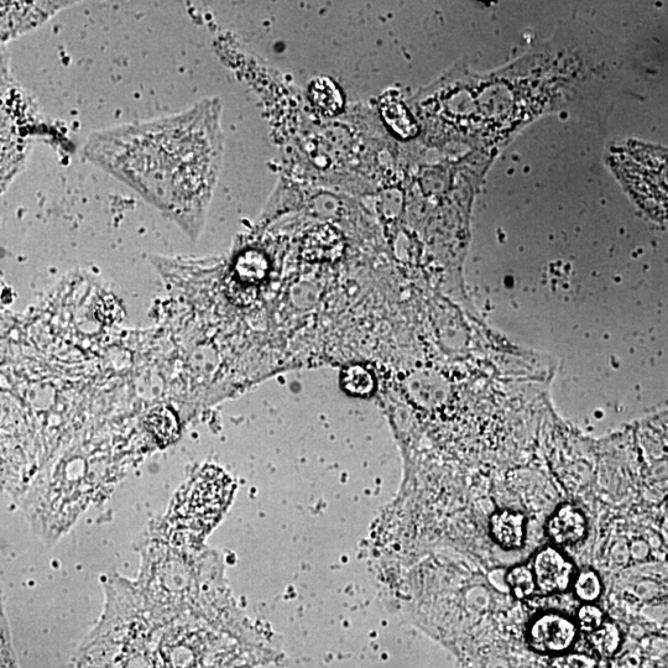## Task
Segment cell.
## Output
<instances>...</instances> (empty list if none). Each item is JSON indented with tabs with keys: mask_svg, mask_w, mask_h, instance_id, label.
I'll use <instances>...</instances> for the list:
<instances>
[{
	"mask_svg": "<svg viewBox=\"0 0 668 668\" xmlns=\"http://www.w3.org/2000/svg\"><path fill=\"white\" fill-rule=\"evenodd\" d=\"M621 185L652 222L668 228V150L628 140L609 150Z\"/></svg>",
	"mask_w": 668,
	"mask_h": 668,
	"instance_id": "obj_1",
	"label": "cell"
},
{
	"mask_svg": "<svg viewBox=\"0 0 668 668\" xmlns=\"http://www.w3.org/2000/svg\"><path fill=\"white\" fill-rule=\"evenodd\" d=\"M231 479L217 468H207L193 480L182 499L181 518L195 531H205L216 523L231 499Z\"/></svg>",
	"mask_w": 668,
	"mask_h": 668,
	"instance_id": "obj_2",
	"label": "cell"
},
{
	"mask_svg": "<svg viewBox=\"0 0 668 668\" xmlns=\"http://www.w3.org/2000/svg\"><path fill=\"white\" fill-rule=\"evenodd\" d=\"M577 625L565 615L542 614L530 625L527 640L532 650L540 654H562L571 649L577 639Z\"/></svg>",
	"mask_w": 668,
	"mask_h": 668,
	"instance_id": "obj_3",
	"label": "cell"
},
{
	"mask_svg": "<svg viewBox=\"0 0 668 668\" xmlns=\"http://www.w3.org/2000/svg\"><path fill=\"white\" fill-rule=\"evenodd\" d=\"M73 3L2 2V41L17 38L48 22L56 13Z\"/></svg>",
	"mask_w": 668,
	"mask_h": 668,
	"instance_id": "obj_4",
	"label": "cell"
},
{
	"mask_svg": "<svg viewBox=\"0 0 668 668\" xmlns=\"http://www.w3.org/2000/svg\"><path fill=\"white\" fill-rule=\"evenodd\" d=\"M532 571L541 593H562L571 586L574 566L560 551L546 547L537 553Z\"/></svg>",
	"mask_w": 668,
	"mask_h": 668,
	"instance_id": "obj_5",
	"label": "cell"
},
{
	"mask_svg": "<svg viewBox=\"0 0 668 668\" xmlns=\"http://www.w3.org/2000/svg\"><path fill=\"white\" fill-rule=\"evenodd\" d=\"M550 539L557 546L568 547L581 542L587 534V520L571 505H562L547 524Z\"/></svg>",
	"mask_w": 668,
	"mask_h": 668,
	"instance_id": "obj_6",
	"label": "cell"
},
{
	"mask_svg": "<svg viewBox=\"0 0 668 668\" xmlns=\"http://www.w3.org/2000/svg\"><path fill=\"white\" fill-rule=\"evenodd\" d=\"M526 518L516 511L503 510L492 516L490 532L505 550H518L525 541Z\"/></svg>",
	"mask_w": 668,
	"mask_h": 668,
	"instance_id": "obj_7",
	"label": "cell"
},
{
	"mask_svg": "<svg viewBox=\"0 0 668 668\" xmlns=\"http://www.w3.org/2000/svg\"><path fill=\"white\" fill-rule=\"evenodd\" d=\"M342 252V236L330 226L316 229L305 240L304 255L311 262H331Z\"/></svg>",
	"mask_w": 668,
	"mask_h": 668,
	"instance_id": "obj_8",
	"label": "cell"
},
{
	"mask_svg": "<svg viewBox=\"0 0 668 668\" xmlns=\"http://www.w3.org/2000/svg\"><path fill=\"white\" fill-rule=\"evenodd\" d=\"M380 111L391 132L401 139H409L416 134L414 120L398 97L388 95L382 98Z\"/></svg>",
	"mask_w": 668,
	"mask_h": 668,
	"instance_id": "obj_9",
	"label": "cell"
},
{
	"mask_svg": "<svg viewBox=\"0 0 668 668\" xmlns=\"http://www.w3.org/2000/svg\"><path fill=\"white\" fill-rule=\"evenodd\" d=\"M310 98L318 111L326 116H336L343 108V96L336 83L327 77H318L311 83Z\"/></svg>",
	"mask_w": 668,
	"mask_h": 668,
	"instance_id": "obj_10",
	"label": "cell"
},
{
	"mask_svg": "<svg viewBox=\"0 0 668 668\" xmlns=\"http://www.w3.org/2000/svg\"><path fill=\"white\" fill-rule=\"evenodd\" d=\"M342 386L349 395L368 398L374 393L375 379L367 369L360 365H351L342 373Z\"/></svg>",
	"mask_w": 668,
	"mask_h": 668,
	"instance_id": "obj_11",
	"label": "cell"
},
{
	"mask_svg": "<svg viewBox=\"0 0 668 668\" xmlns=\"http://www.w3.org/2000/svg\"><path fill=\"white\" fill-rule=\"evenodd\" d=\"M268 268V260L264 255L253 250L240 255L236 265L238 278L248 284L262 281L268 273Z\"/></svg>",
	"mask_w": 668,
	"mask_h": 668,
	"instance_id": "obj_12",
	"label": "cell"
},
{
	"mask_svg": "<svg viewBox=\"0 0 668 668\" xmlns=\"http://www.w3.org/2000/svg\"><path fill=\"white\" fill-rule=\"evenodd\" d=\"M593 650L603 657H612L619 650L621 634L614 623H604L600 628L588 636Z\"/></svg>",
	"mask_w": 668,
	"mask_h": 668,
	"instance_id": "obj_13",
	"label": "cell"
},
{
	"mask_svg": "<svg viewBox=\"0 0 668 668\" xmlns=\"http://www.w3.org/2000/svg\"><path fill=\"white\" fill-rule=\"evenodd\" d=\"M508 584L513 596L518 599H526L536 591V579L534 571L526 566H518L508 573Z\"/></svg>",
	"mask_w": 668,
	"mask_h": 668,
	"instance_id": "obj_14",
	"label": "cell"
},
{
	"mask_svg": "<svg viewBox=\"0 0 668 668\" xmlns=\"http://www.w3.org/2000/svg\"><path fill=\"white\" fill-rule=\"evenodd\" d=\"M149 426L154 435L161 442L174 440L177 433V421L174 414L167 409L151 411L149 415Z\"/></svg>",
	"mask_w": 668,
	"mask_h": 668,
	"instance_id": "obj_15",
	"label": "cell"
},
{
	"mask_svg": "<svg viewBox=\"0 0 668 668\" xmlns=\"http://www.w3.org/2000/svg\"><path fill=\"white\" fill-rule=\"evenodd\" d=\"M602 581L596 572L584 571L578 574L574 582V593L584 603H593L602 594Z\"/></svg>",
	"mask_w": 668,
	"mask_h": 668,
	"instance_id": "obj_16",
	"label": "cell"
},
{
	"mask_svg": "<svg viewBox=\"0 0 668 668\" xmlns=\"http://www.w3.org/2000/svg\"><path fill=\"white\" fill-rule=\"evenodd\" d=\"M579 629L584 633L591 634L604 624V615L596 605L584 604L578 610L577 614Z\"/></svg>",
	"mask_w": 668,
	"mask_h": 668,
	"instance_id": "obj_17",
	"label": "cell"
},
{
	"mask_svg": "<svg viewBox=\"0 0 668 668\" xmlns=\"http://www.w3.org/2000/svg\"><path fill=\"white\" fill-rule=\"evenodd\" d=\"M550 668H597V662L587 655L568 654L553 659Z\"/></svg>",
	"mask_w": 668,
	"mask_h": 668,
	"instance_id": "obj_18",
	"label": "cell"
}]
</instances>
